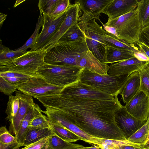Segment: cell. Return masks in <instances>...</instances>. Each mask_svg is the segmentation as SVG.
Segmentation results:
<instances>
[{
    "mask_svg": "<svg viewBox=\"0 0 149 149\" xmlns=\"http://www.w3.org/2000/svg\"><path fill=\"white\" fill-rule=\"evenodd\" d=\"M38 99L46 108L61 111L71 123L90 135L107 139H127L115 120L114 113L123 107L118 96L111 100L63 97L59 95Z\"/></svg>",
    "mask_w": 149,
    "mask_h": 149,
    "instance_id": "obj_1",
    "label": "cell"
},
{
    "mask_svg": "<svg viewBox=\"0 0 149 149\" xmlns=\"http://www.w3.org/2000/svg\"><path fill=\"white\" fill-rule=\"evenodd\" d=\"M88 50L85 39L69 42L58 41L47 51L44 61L54 65L77 66L76 60L78 55Z\"/></svg>",
    "mask_w": 149,
    "mask_h": 149,
    "instance_id": "obj_2",
    "label": "cell"
},
{
    "mask_svg": "<svg viewBox=\"0 0 149 149\" xmlns=\"http://www.w3.org/2000/svg\"><path fill=\"white\" fill-rule=\"evenodd\" d=\"M130 75H113L100 74L83 68L79 80L109 95L118 96Z\"/></svg>",
    "mask_w": 149,
    "mask_h": 149,
    "instance_id": "obj_3",
    "label": "cell"
},
{
    "mask_svg": "<svg viewBox=\"0 0 149 149\" xmlns=\"http://www.w3.org/2000/svg\"><path fill=\"white\" fill-rule=\"evenodd\" d=\"M83 68L74 65L45 63L38 69L37 73L50 84L65 87L79 80Z\"/></svg>",
    "mask_w": 149,
    "mask_h": 149,
    "instance_id": "obj_4",
    "label": "cell"
},
{
    "mask_svg": "<svg viewBox=\"0 0 149 149\" xmlns=\"http://www.w3.org/2000/svg\"><path fill=\"white\" fill-rule=\"evenodd\" d=\"M104 25L116 29L117 37L130 44L139 42L142 27L137 8L134 10L111 20H108Z\"/></svg>",
    "mask_w": 149,
    "mask_h": 149,
    "instance_id": "obj_5",
    "label": "cell"
},
{
    "mask_svg": "<svg viewBox=\"0 0 149 149\" xmlns=\"http://www.w3.org/2000/svg\"><path fill=\"white\" fill-rule=\"evenodd\" d=\"M47 51L45 48L30 50L22 55L0 66V72L12 71L34 76L38 69L45 63Z\"/></svg>",
    "mask_w": 149,
    "mask_h": 149,
    "instance_id": "obj_6",
    "label": "cell"
},
{
    "mask_svg": "<svg viewBox=\"0 0 149 149\" xmlns=\"http://www.w3.org/2000/svg\"><path fill=\"white\" fill-rule=\"evenodd\" d=\"M78 24L85 34L89 50L98 60L104 63L106 45L104 38L106 31L96 22L95 19L87 23L79 22Z\"/></svg>",
    "mask_w": 149,
    "mask_h": 149,
    "instance_id": "obj_7",
    "label": "cell"
},
{
    "mask_svg": "<svg viewBox=\"0 0 149 149\" xmlns=\"http://www.w3.org/2000/svg\"><path fill=\"white\" fill-rule=\"evenodd\" d=\"M16 87L19 91L35 98L59 95L64 87L50 84L41 76L33 77Z\"/></svg>",
    "mask_w": 149,
    "mask_h": 149,
    "instance_id": "obj_8",
    "label": "cell"
},
{
    "mask_svg": "<svg viewBox=\"0 0 149 149\" xmlns=\"http://www.w3.org/2000/svg\"><path fill=\"white\" fill-rule=\"evenodd\" d=\"M59 95L63 97L86 98L111 100L115 97L99 91L79 80L65 87Z\"/></svg>",
    "mask_w": 149,
    "mask_h": 149,
    "instance_id": "obj_9",
    "label": "cell"
},
{
    "mask_svg": "<svg viewBox=\"0 0 149 149\" xmlns=\"http://www.w3.org/2000/svg\"><path fill=\"white\" fill-rule=\"evenodd\" d=\"M66 11L56 17L42 14L44 18L42 29L31 50L36 51L44 47L57 31L66 16Z\"/></svg>",
    "mask_w": 149,
    "mask_h": 149,
    "instance_id": "obj_10",
    "label": "cell"
},
{
    "mask_svg": "<svg viewBox=\"0 0 149 149\" xmlns=\"http://www.w3.org/2000/svg\"><path fill=\"white\" fill-rule=\"evenodd\" d=\"M45 113L49 118L51 123L60 125L78 136L80 140L93 145H97L95 137L90 135L71 123L61 110L53 108H46Z\"/></svg>",
    "mask_w": 149,
    "mask_h": 149,
    "instance_id": "obj_11",
    "label": "cell"
},
{
    "mask_svg": "<svg viewBox=\"0 0 149 149\" xmlns=\"http://www.w3.org/2000/svg\"><path fill=\"white\" fill-rule=\"evenodd\" d=\"M81 10L79 3L76 1L75 3L71 4L66 11V16L58 30L43 48L47 51L51 49L58 41L63 35L71 27L77 24L79 21Z\"/></svg>",
    "mask_w": 149,
    "mask_h": 149,
    "instance_id": "obj_12",
    "label": "cell"
},
{
    "mask_svg": "<svg viewBox=\"0 0 149 149\" xmlns=\"http://www.w3.org/2000/svg\"><path fill=\"white\" fill-rule=\"evenodd\" d=\"M114 117L117 125L126 139L147 122L141 120L132 116L126 111L124 106L115 112Z\"/></svg>",
    "mask_w": 149,
    "mask_h": 149,
    "instance_id": "obj_13",
    "label": "cell"
},
{
    "mask_svg": "<svg viewBox=\"0 0 149 149\" xmlns=\"http://www.w3.org/2000/svg\"><path fill=\"white\" fill-rule=\"evenodd\" d=\"M124 107L134 117L142 121H147L149 115V98L142 91L139 90Z\"/></svg>",
    "mask_w": 149,
    "mask_h": 149,
    "instance_id": "obj_14",
    "label": "cell"
},
{
    "mask_svg": "<svg viewBox=\"0 0 149 149\" xmlns=\"http://www.w3.org/2000/svg\"><path fill=\"white\" fill-rule=\"evenodd\" d=\"M80 8L83 13L80 22L87 23L94 19L100 20L99 17L103 9L113 0H79Z\"/></svg>",
    "mask_w": 149,
    "mask_h": 149,
    "instance_id": "obj_15",
    "label": "cell"
},
{
    "mask_svg": "<svg viewBox=\"0 0 149 149\" xmlns=\"http://www.w3.org/2000/svg\"><path fill=\"white\" fill-rule=\"evenodd\" d=\"M149 64V61H139L134 57L123 61L111 64L108 74L113 75H130L139 71Z\"/></svg>",
    "mask_w": 149,
    "mask_h": 149,
    "instance_id": "obj_16",
    "label": "cell"
},
{
    "mask_svg": "<svg viewBox=\"0 0 149 149\" xmlns=\"http://www.w3.org/2000/svg\"><path fill=\"white\" fill-rule=\"evenodd\" d=\"M15 93L19 99V107L16 116L10 122L9 131L12 135L16 136L23 120L34 103L32 97L26 95L19 91H17Z\"/></svg>",
    "mask_w": 149,
    "mask_h": 149,
    "instance_id": "obj_17",
    "label": "cell"
},
{
    "mask_svg": "<svg viewBox=\"0 0 149 149\" xmlns=\"http://www.w3.org/2000/svg\"><path fill=\"white\" fill-rule=\"evenodd\" d=\"M138 3V0H113L102 13L108 16V20H111L134 10Z\"/></svg>",
    "mask_w": 149,
    "mask_h": 149,
    "instance_id": "obj_18",
    "label": "cell"
},
{
    "mask_svg": "<svg viewBox=\"0 0 149 149\" xmlns=\"http://www.w3.org/2000/svg\"><path fill=\"white\" fill-rule=\"evenodd\" d=\"M77 66L87 68L98 74L108 75L109 66L98 60L89 50L79 54L76 60Z\"/></svg>",
    "mask_w": 149,
    "mask_h": 149,
    "instance_id": "obj_19",
    "label": "cell"
},
{
    "mask_svg": "<svg viewBox=\"0 0 149 149\" xmlns=\"http://www.w3.org/2000/svg\"><path fill=\"white\" fill-rule=\"evenodd\" d=\"M140 79L139 71L130 74L119 94L124 104H127L139 90Z\"/></svg>",
    "mask_w": 149,
    "mask_h": 149,
    "instance_id": "obj_20",
    "label": "cell"
},
{
    "mask_svg": "<svg viewBox=\"0 0 149 149\" xmlns=\"http://www.w3.org/2000/svg\"><path fill=\"white\" fill-rule=\"evenodd\" d=\"M42 111L38 105L35 103L29 109L21 123L17 135L15 136L17 143L23 146L24 139L29 130L31 120L34 117L42 113Z\"/></svg>",
    "mask_w": 149,
    "mask_h": 149,
    "instance_id": "obj_21",
    "label": "cell"
},
{
    "mask_svg": "<svg viewBox=\"0 0 149 149\" xmlns=\"http://www.w3.org/2000/svg\"><path fill=\"white\" fill-rule=\"evenodd\" d=\"M134 56V52L132 51L118 49L106 46L104 63L111 64L125 61Z\"/></svg>",
    "mask_w": 149,
    "mask_h": 149,
    "instance_id": "obj_22",
    "label": "cell"
},
{
    "mask_svg": "<svg viewBox=\"0 0 149 149\" xmlns=\"http://www.w3.org/2000/svg\"><path fill=\"white\" fill-rule=\"evenodd\" d=\"M104 39L106 46L118 49L132 51L134 52L139 51L138 47L134 44H128L106 31Z\"/></svg>",
    "mask_w": 149,
    "mask_h": 149,
    "instance_id": "obj_23",
    "label": "cell"
},
{
    "mask_svg": "<svg viewBox=\"0 0 149 149\" xmlns=\"http://www.w3.org/2000/svg\"><path fill=\"white\" fill-rule=\"evenodd\" d=\"M53 133L51 129H29L24 139L23 146H27L46 137Z\"/></svg>",
    "mask_w": 149,
    "mask_h": 149,
    "instance_id": "obj_24",
    "label": "cell"
},
{
    "mask_svg": "<svg viewBox=\"0 0 149 149\" xmlns=\"http://www.w3.org/2000/svg\"><path fill=\"white\" fill-rule=\"evenodd\" d=\"M97 143V146L101 149H119L123 146L131 145L142 147L143 145L125 140H113L95 137Z\"/></svg>",
    "mask_w": 149,
    "mask_h": 149,
    "instance_id": "obj_25",
    "label": "cell"
},
{
    "mask_svg": "<svg viewBox=\"0 0 149 149\" xmlns=\"http://www.w3.org/2000/svg\"><path fill=\"white\" fill-rule=\"evenodd\" d=\"M48 145L50 149H79L85 147L82 145L65 141L54 132L49 137Z\"/></svg>",
    "mask_w": 149,
    "mask_h": 149,
    "instance_id": "obj_26",
    "label": "cell"
},
{
    "mask_svg": "<svg viewBox=\"0 0 149 149\" xmlns=\"http://www.w3.org/2000/svg\"><path fill=\"white\" fill-rule=\"evenodd\" d=\"M51 124L53 132L64 141L72 142L80 140L78 136L66 128L57 124Z\"/></svg>",
    "mask_w": 149,
    "mask_h": 149,
    "instance_id": "obj_27",
    "label": "cell"
},
{
    "mask_svg": "<svg viewBox=\"0 0 149 149\" xmlns=\"http://www.w3.org/2000/svg\"><path fill=\"white\" fill-rule=\"evenodd\" d=\"M83 39H85V34L77 24L70 28L61 37L58 41L69 42Z\"/></svg>",
    "mask_w": 149,
    "mask_h": 149,
    "instance_id": "obj_28",
    "label": "cell"
},
{
    "mask_svg": "<svg viewBox=\"0 0 149 149\" xmlns=\"http://www.w3.org/2000/svg\"><path fill=\"white\" fill-rule=\"evenodd\" d=\"M26 52L18 49L14 50L10 49L4 46L2 44L1 40L0 66L22 55Z\"/></svg>",
    "mask_w": 149,
    "mask_h": 149,
    "instance_id": "obj_29",
    "label": "cell"
},
{
    "mask_svg": "<svg viewBox=\"0 0 149 149\" xmlns=\"http://www.w3.org/2000/svg\"><path fill=\"white\" fill-rule=\"evenodd\" d=\"M137 8L142 29L149 25V0H138Z\"/></svg>",
    "mask_w": 149,
    "mask_h": 149,
    "instance_id": "obj_30",
    "label": "cell"
},
{
    "mask_svg": "<svg viewBox=\"0 0 149 149\" xmlns=\"http://www.w3.org/2000/svg\"><path fill=\"white\" fill-rule=\"evenodd\" d=\"M149 132V119L148 118L146 123L143 126L127 139L133 143L143 146L147 141Z\"/></svg>",
    "mask_w": 149,
    "mask_h": 149,
    "instance_id": "obj_31",
    "label": "cell"
},
{
    "mask_svg": "<svg viewBox=\"0 0 149 149\" xmlns=\"http://www.w3.org/2000/svg\"><path fill=\"white\" fill-rule=\"evenodd\" d=\"M42 14V12H40L34 32L22 47L18 48V49L24 52H26L28 49L32 48L38 36L40 28L42 27L43 24L44 18Z\"/></svg>",
    "mask_w": 149,
    "mask_h": 149,
    "instance_id": "obj_32",
    "label": "cell"
},
{
    "mask_svg": "<svg viewBox=\"0 0 149 149\" xmlns=\"http://www.w3.org/2000/svg\"><path fill=\"white\" fill-rule=\"evenodd\" d=\"M19 107V100L16 95L9 96L7 103L6 113L7 115L6 119L11 122L17 115Z\"/></svg>",
    "mask_w": 149,
    "mask_h": 149,
    "instance_id": "obj_33",
    "label": "cell"
},
{
    "mask_svg": "<svg viewBox=\"0 0 149 149\" xmlns=\"http://www.w3.org/2000/svg\"><path fill=\"white\" fill-rule=\"evenodd\" d=\"M46 128L51 129V124L48 116L42 113L34 117L29 126V129Z\"/></svg>",
    "mask_w": 149,
    "mask_h": 149,
    "instance_id": "obj_34",
    "label": "cell"
},
{
    "mask_svg": "<svg viewBox=\"0 0 149 149\" xmlns=\"http://www.w3.org/2000/svg\"><path fill=\"white\" fill-rule=\"evenodd\" d=\"M139 72L140 79L139 90L144 93L149 98V64Z\"/></svg>",
    "mask_w": 149,
    "mask_h": 149,
    "instance_id": "obj_35",
    "label": "cell"
},
{
    "mask_svg": "<svg viewBox=\"0 0 149 149\" xmlns=\"http://www.w3.org/2000/svg\"><path fill=\"white\" fill-rule=\"evenodd\" d=\"M60 0H40L38 6L40 12L50 16Z\"/></svg>",
    "mask_w": 149,
    "mask_h": 149,
    "instance_id": "obj_36",
    "label": "cell"
},
{
    "mask_svg": "<svg viewBox=\"0 0 149 149\" xmlns=\"http://www.w3.org/2000/svg\"><path fill=\"white\" fill-rule=\"evenodd\" d=\"M15 86L3 77H0V91L5 95L10 96L17 91Z\"/></svg>",
    "mask_w": 149,
    "mask_h": 149,
    "instance_id": "obj_37",
    "label": "cell"
},
{
    "mask_svg": "<svg viewBox=\"0 0 149 149\" xmlns=\"http://www.w3.org/2000/svg\"><path fill=\"white\" fill-rule=\"evenodd\" d=\"M0 142L4 144L17 142L16 137L12 135L4 126L0 129Z\"/></svg>",
    "mask_w": 149,
    "mask_h": 149,
    "instance_id": "obj_38",
    "label": "cell"
},
{
    "mask_svg": "<svg viewBox=\"0 0 149 149\" xmlns=\"http://www.w3.org/2000/svg\"><path fill=\"white\" fill-rule=\"evenodd\" d=\"M69 0H60L49 16L56 17L65 12L70 5Z\"/></svg>",
    "mask_w": 149,
    "mask_h": 149,
    "instance_id": "obj_39",
    "label": "cell"
},
{
    "mask_svg": "<svg viewBox=\"0 0 149 149\" xmlns=\"http://www.w3.org/2000/svg\"><path fill=\"white\" fill-rule=\"evenodd\" d=\"M49 137L45 138L20 149H50L48 145Z\"/></svg>",
    "mask_w": 149,
    "mask_h": 149,
    "instance_id": "obj_40",
    "label": "cell"
},
{
    "mask_svg": "<svg viewBox=\"0 0 149 149\" xmlns=\"http://www.w3.org/2000/svg\"><path fill=\"white\" fill-rule=\"evenodd\" d=\"M40 77L39 75L34 76L27 74L22 73L12 72L5 71L0 72V77H19L31 78L33 77Z\"/></svg>",
    "mask_w": 149,
    "mask_h": 149,
    "instance_id": "obj_41",
    "label": "cell"
},
{
    "mask_svg": "<svg viewBox=\"0 0 149 149\" xmlns=\"http://www.w3.org/2000/svg\"><path fill=\"white\" fill-rule=\"evenodd\" d=\"M139 41L149 48V25L142 29Z\"/></svg>",
    "mask_w": 149,
    "mask_h": 149,
    "instance_id": "obj_42",
    "label": "cell"
},
{
    "mask_svg": "<svg viewBox=\"0 0 149 149\" xmlns=\"http://www.w3.org/2000/svg\"><path fill=\"white\" fill-rule=\"evenodd\" d=\"M4 78L16 86L21 84L31 79L14 77H4Z\"/></svg>",
    "mask_w": 149,
    "mask_h": 149,
    "instance_id": "obj_43",
    "label": "cell"
},
{
    "mask_svg": "<svg viewBox=\"0 0 149 149\" xmlns=\"http://www.w3.org/2000/svg\"><path fill=\"white\" fill-rule=\"evenodd\" d=\"M19 146H23L22 144H19L17 142L7 144L0 142V149H15Z\"/></svg>",
    "mask_w": 149,
    "mask_h": 149,
    "instance_id": "obj_44",
    "label": "cell"
},
{
    "mask_svg": "<svg viewBox=\"0 0 149 149\" xmlns=\"http://www.w3.org/2000/svg\"><path fill=\"white\" fill-rule=\"evenodd\" d=\"M139 50L144 53L149 58V48L139 42L136 44Z\"/></svg>",
    "mask_w": 149,
    "mask_h": 149,
    "instance_id": "obj_45",
    "label": "cell"
},
{
    "mask_svg": "<svg viewBox=\"0 0 149 149\" xmlns=\"http://www.w3.org/2000/svg\"><path fill=\"white\" fill-rule=\"evenodd\" d=\"M134 56L139 60L141 61H149V58L139 50L134 52Z\"/></svg>",
    "mask_w": 149,
    "mask_h": 149,
    "instance_id": "obj_46",
    "label": "cell"
},
{
    "mask_svg": "<svg viewBox=\"0 0 149 149\" xmlns=\"http://www.w3.org/2000/svg\"><path fill=\"white\" fill-rule=\"evenodd\" d=\"M99 21L102 23V25H103L104 27V30L106 32L111 33L114 36L117 37V34L116 33V30L115 28L112 26H105L103 24V23L101 22L100 20H99Z\"/></svg>",
    "mask_w": 149,
    "mask_h": 149,
    "instance_id": "obj_47",
    "label": "cell"
},
{
    "mask_svg": "<svg viewBox=\"0 0 149 149\" xmlns=\"http://www.w3.org/2000/svg\"><path fill=\"white\" fill-rule=\"evenodd\" d=\"M142 147L131 145H126L121 146L119 149H142Z\"/></svg>",
    "mask_w": 149,
    "mask_h": 149,
    "instance_id": "obj_48",
    "label": "cell"
},
{
    "mask_svg": "<svg viewBox=\"0 0 149 149\" xmlns=\"http://www.w3.org/2000/svg\"><path fill=\"white\" fill-rule=\"evenodd\" d=\"M7 15L0 13V26L1 27L4 21L5 20Z\"/></svg>",
    "mask_w": 149,
    "mask_h": 149,
    "instance_id": "obj_49",
    "label": "cell"
},
{
    "mask_svg": "<svg viewBox=\"0 0 149 149\" xmlns=\"http://www.w3.org/2000/svg\"><path fill=\"white\" fill-rule=\"evenodd\" d=\"M25 0H17L15 3L14 5V7L15 8L16 7V6H17L18 5H19V4H21L24 1H25Z\"/></svg>",
    "mask_w": 149,
    "mask_h": 149,
    "instance_id": "obj_50",
    "label": "cell"
},
{
    "mask_svg": "<svg viewBox=\"0 0 149 149\" xmlns=\"http://www.w3.org/2000/svg\"><path fill=\"white\" fill-rule=\"evenodd\" d=\"M142 148H149V139L143 145Z\"/></svg>",
    "mask_w": 149,
    "mask_h": 149,
    "instance_id": "obj_51",
    "label": "cell"
},
{
    "mask_svg": "<svg viewBox=\"0 0 149 149\" xmlns=\"http://www.w3.org/2000/svg\"><path fill=\"white\" fill-rule=\"evenodd\" d=\"M87 149H101L97 146L94 145V146H91L90 147H86Z\"/></svg>",
    "mask_w": 149,
    "mask_h": 149,
    "instance_id": "obj_52",
    "label": "cell"
},
{
    "mask_svg": "<svg viewBox=\"0 0 149 149\" xmlns=\"http://www.w3.org/2000/svg\"><path fill=\"white\" fill-rule=\"evenodd\" d=\"M21 146H19L17 147L15 149H20L19 148Z\"/></svg>",
    "mask_w": 149,
    "mask_h": 149,
    "instance_id": "obj_53",
    "label": "cell"
},
{
    "mask_svg": "<svg viewBox=\"0 0 149 149\" xmlns=\"http://www.w3.org/2000/svg\"><path fill=\"white\" fill-rule=\"evenodd\" d=\"M149 139V133H148V137H147V141Z\"/></svg>",
    "mask_w": 149,
    "mask_h": 149,
    "instance_id": "obj_54",
    "label": "cell"
},
{
    "mask_svg": "<svg viewBox=\"0 0 149 149\" xmlns=\"http://www.w3.org/2000/svg\"><path fill=\"white\" fill-rule=\"evenodd\" d=\"M142 149H149V148H142Z\"/></svg>",
    "mask_w": 149,
    "mask_h": 149,
    "instance_id": "obj_55",
    "label": "cell"
},
{
    "mask_svg": "<svg viewBox=\"0 0 149 149\" xmlns=\"http://www.w3.org/2000/svg\"><path fill=\"white\" fill-rule=\"evenodd\" d=\"M148 118L149 119V116H148Z\"/></svg>",
    "mask_w": 149,
    "mask_h": 149,
    "instance_id": "obj_56",
    "label": "cell"
}]
</instances>
